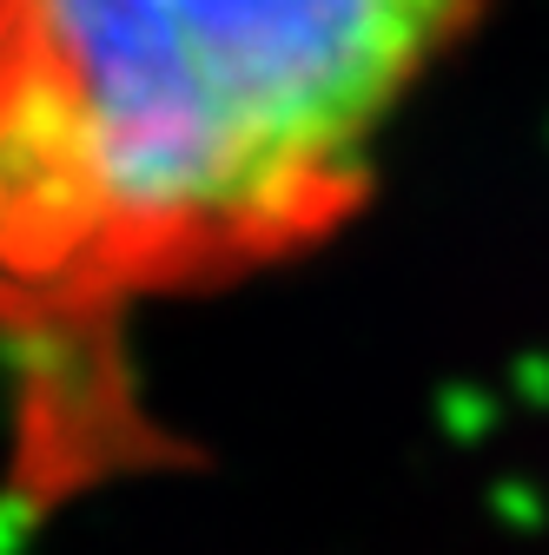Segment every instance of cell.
Returning a JSON list of instances; mask_svg holds the SVG:
<instances>
[{"label":"cell","mask_w":549,"mask_h":555,"mask_svg":"<svg viewBox=\"0 0 549 555\" xmlns=\"http://www.w3.org/2000/svg\"><path fill=\"white\" fill-rule=\"evenodd\" d=\"M490 0H0V358L34 503L146 469L126 331L345 232Z\"/></svg>","instance_id":"6da1fadb"}]
</instances>
